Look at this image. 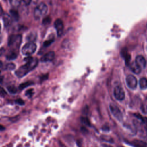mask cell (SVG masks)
I'll return each instance as SVG.
<instances>
[{
    "label": "cell",
    "mask_w": 147,
    "mask_h": 147,
    "mask_svg": "<svg viewBox=\"0 0 147 147\" xmlns=\"http://www.w3.org/2000/svg\"><path fill=\"white\" fill-rule=\"evenodd\" d=\"M48 10L47 6L45 3L41 2L38 4L35 8L34 11V16L36 20H39L43 16H44Z\"/></svg>",
    "instance_id": "obj_1"
},
{
    "label": "cell",
    "mask_w": 147,
    "mask_h": 147,
    "mask_svg": "<svg viewBox=\"0 0 147 147\" xmlns=\"http://www.w3.org/2000/svg\"><path fill=\"white\" fill-rule=\"evenodd\" d=\"M37 45L33 42H29L25 44L22 48V53L24 55L29 56L32 55L36 50Z\"/></svg>",
    "instance_id": "obj_2"
},
{
    "label": "cell",
    "mask_w": 147,
    "mask_h": 147,
    "mask_svg": "<svg viewBox=\"0 0 147 147\" xmlns=\"http://www.w3.org/2000/svg\"><path fill=\"white\" fill-rule=\"evenodd\" d=\"M109 107L113 115L119 121H122L123 119V115L119 107L114 103H110Z\"/></svg>",
    "instance_id": "obj_3"
},
{
    "label": "cell",
    "mask_w": 147,
    "mask_h": 147,
    "mask_svg": "<svg viewBox=\"0 0 147 147\" xmlns=\"http://www.w3.org/2000/svg\"><path fill=\"white\" fill-rule=\"evenodd\" d=\"M21 41V36L20 34H11L9 36L8 40V45L13 47L17 45L19 47V45Z\"/></svg>",
    "instance_id": "obj_4"
},
{
    "label": "cell",
    "mask_w": 147,
    "mask_h": 147,
    "mask_svg": "<svg viewBox=\"0 0 147 147\" xmlns=\"http://www.w3.org/2000/svg\"><path fill=\"white\" fill-rule=\"evenodd\" d=\"M113 94H114V97L117 100H122L125 99V91L123 88L121 87V86H116L114 89Z\"/></svg>",
    "instance_id": "obj_5"
},
{
    "label": "cell",
    "mask_w": 147,
    "mask_h": 147,
    "mask_svg": "<svg viewBox=\"0 0 147 147\" xmlns=\"http://www.w3.org/2000/svg\"><path fill=\"white\" fill-rule=\"evenodd\" d=\"M30 71L29 65L26 63L25 64L21 66L15 72L16 75L18 78H22L26 75Z\"/></svg>",
    "instance_id": "obj_6"
},
{
    "label": "cell",
    "mask_w": 147,
    "mask_h": 147,
    "mask_svg": "<svg viewBox=\"0 0 147 147\" xmlns=\"http://www.w3.org/2000/svg\"><path fill=\"white\" fill-rule=\"evenodd\" d=\"M126 82L127 86L130 89L134 90L136 88L137 86V80L134 76L132 75H129L127 76L126 78Z\"/></svg>",
    "instance_id": "obj_7"
},
{
    "label": "cell",
    "mask_w": 147,
    "mask_h": 147,
    "mask_svg": "<svg viewBox=\"0 0 147 147\" xmlns=\"http://www.w3.org/2000/svg\"><path fill=\"white\" fill-rule=\"evenodd\" d=\"M54 25L55 27V29L57 32V34L58 36H60L63 32V29H64V25L63 21L60 19H57L54 23Z\"/></svg>",
    "instance_id": "obj_8"
},
{
    "label": "cell",
    "mask_w": 147,
    "mask_h": 147,
    "mask_svg": "<svg viewBox=\"0 0 147 147\" xmlns=\"http://www.w3.org/2000/svg\"><path fill=\"white\" fill-rule=\"evenodd\" d=\"M135 62L141 68V69H144L146 67V62L145 59L142 55L137 56L136 57Z\"/></svg>",
    "instance_id": "obj_9"
},
{
    "label": "cell",
    "mask_w": 147,
    "mask_h": 147,
    "mask_svg": "<svg viewBox=\"0 0 147 147\" xmlns=\"http://www.w3.org/2000/svg\"><path fill=\"white\" fill-rule=\"evenodd\" d=\"M55 52L53 51H50L45 54L41 58V61L42 62H48L51 61L53 60L55 57Z\"/></svg>",
    "instance_id": "obj_10"
},
{
    "label": "cell",
    "mask_w": 147,
    "mask_h": 147,
    "mask_svg": "<svg viewBox=\"0 0 147 147\" xmlns=\"http://www.w3.org/2000/svg\"><path fill=\"white\" fill-rule=\"evenodd\" d=\"M130 144L133 147H147V142L141 140H134L130 142Z\"/></svg>",
    "instance_id": "obj_11"
},
{
    "label": "cell",
    "mask_w": 147,
    "mask_h": 147,
    "mask_svg": "<svg viewBox=\"0 0 147 147\" xmlns=\"http://www.w3.org/2000/svg\"><path fill=\"white\" fill-rule=\"evenodd\" d=\"M121 55L123 56V57L124 58L125 60V63L127 65L129 64V63L130 61L131 60V56L127 52V50L126 48L123 49L121 51Z\"/></svg>",
    "instance_id": "obj_12"
},
{
    "label": "cell",
    "mask_w": 147,
    "mask_h": 147,
    "mask_svg": "<svg viewBox=\"0 0 147 147\" xmlns=\"http://www.w3.org/2000/svg\"><path fill=\"white\" fill-rule=\"evenodd\" d=\"M3 23H4V25L7 27L10 26L13 21V18H11V16L5 14L3 15Z\"/></svg>",
    "instance_id": "obj_13"
},
{
    "label": "cell",
    "mask_w": 147,
    "mask_h": 147,
    "mask_svg": "<svg viewBox=\"0 0 147 147\" xmlns=\"http://www.w3.org/2000/svg\"><path fill=\"white\" fill-rule=\"evenodd\" d=\"M130 68L131 71L136 74H138L141 72V69L136 62H133L132 63H131L130 65Z\"/></svg>",
    "instance_id": "obj_14"
},
{
    "label": "cell",
    "mask_w": 147,
    "mask_h": 147,
    "mask_svg": "<svg viewBox=\"0 0 147 147\" xmlns=\"http://www.w3.org/2000/svg\"><path fill=\"white\" fill-rule=\"evenodd\" d=\"M139 86L141 89L144 90L147 88V79L146 78H141L139 80Z\"/></svg>",
    "instance_id": "obj_15"
},
{
    "label": "cell",
    "mask_w": 147,
    "mask_h": 147,
    "mask_svg": "<svg viewBox=\"0 0 147 147\" xmlns=\"http://www.w3.org/2000/svg\"><path fill=\"white\" fill-rule=\"evenodd\" d=\"M10 16H11V18H13V20H14L16 21H17L18 20L19 14L17 10L12 9L10 11Z\"/></svg>",
    "instance_id": "obj_16"
},
{
    "label": "cell",
    "mask_w": 147,
    "mask_h": 147,
    "mask_svg": "<svg viewBox=\"0 0 147 147\" xmlns=\"http://www.w3.org/2000/svg\"><path fill=\"white\" fill-rule=\"evenodd\" d=\"M33 84V82H30V81H29V82H26L25 83H21L20 84V86H19V88L20 90H23L25 88L28 87V86H30L31 85H32Z\"/></svg>",
    "instance_id": "obj_17"
},
{
    "label": "cell",
    "mask_w": 147,
    "mask_h": 147,
    "mask_svg": "<svg viewBox=\"0 0 147 147\" xmlns=\"http://www.w3.org/2000/svg\"><path fill=\"white\" fill-rule=\"evenodd\" d=\"M17 54L15 52H10L6 56V59L9 60H12L17 58Z\"/></svg>",
    "instance_id": "obj_18"
},
{
    "label": "cell",
    "mask_w": 147,
    "mask_h": 147,
    "mask_svg": "<svg viewBox=\"0 0 147 147\" xmlns=\"http://www.w3.org/2000/svg\"><path fill=\"white\" fill-rule=\"evenodd\" d=\"M36 35L33 33H31L27 36V40L29 42L34 41L36 40Z\"/></svg>",
    "instance_id": "obj_19"
},
{
    "label": "cell",
    "mask_w": 147,
    "mask_h": 147,
    "mask_svg": "<svg viewBox=\"0 0 147 147\" xmlns=\"http://www.w3.org/2000/svg\"><path fill=\"white\" fill-rule=\"evenodd\" d=\"M51 22V18L49 16L45 17L42 20V24L44 25L49 24Z\"/></svg>",
    "instance_id": "obj_20"
},
{
    "label": "cell",
    "mask_w": 147,
    "mask_h": 147,
    "mask_svg": "<svg viewBox=\"0 0 147 147\" xmlns=\"http://www.w3.org/2000/svg\"><path fill=\"white\" fill-rule=\"evenodd\" d=\"M7 89L8 91H9L10 93L13 94H16V93L17 92V89L16 88V87H15L13 86H9V87H7Z\"/></svg>",
    "instance_id": "obj_21"
},
{
    "label": "cell",
    "mask_w": 147,
    "mask_h": 147,
    "mask_svg": "<svg viewBox=\"0 0 147 147\" xmlns=\"http://www.w3.org/2000/svg\"><path fill=\"white\" fill-rule=\"evenodd\" d=\"M21 1L22 0H10V3L14 7H18L20 5Z\"/></svg>",
    "instance_id": "obj_22"
},
{
    "label": "cell",
    "mask_w": 147,
    "mask_h": 147,
    "mask_svg": "<svg viewBox=\"0 0 147 147\" xmlns=\"http://www.w3.org/2000/svg\"><path fill=\"white\" fill-rule=\"evenodd\" d=\"M81 121H82V122L83 124H84L85 125H86V126H90L91 125L89 119H88L87 118H86V117H82V118H81Z\"/></svg>",
    "instance_id": "obj_23"
},
{
    "label": "cell",
    "mask_w": 147,
    "mask_h": 147,
    "mask_svg": "<svg viewBox=\"0 0 147 147\" xmlns=\"http://www.w3.org/2000/svg\"><path fill=\"white\" fill-rule=\"evenodd\" d=\"M33 89H29L28 90L26 91L25 92V95L29 98H30L32 96L33 94Z\"/></svg>",
    "instance_id": "obj_24"
},
{
    "label": "cell",
    "mask_w": 147,
    "mask_h": 147,
    "mask_svg": "<svg viewBox=\"0 0 147 147\" xmlns=\"http://www.w3.org/2000/svg\"><path fill=\"white\" fill-rule=\"evenodd\" d=\"M15 68V64L13 63L7 64L6 66V69L7 70H13Z\"/></svg>",
    "instance_id": "obj_25"
},
{
    "label": "cell",
    "mask_w": 147,
    "mask_h": 147,
    "mask_svg": "<svg viewBox=\"0 0 147 147\" xmlns=\"http://www.w3.org/2000/svg\"><path fill=\"white\" fill-rule=\"evenodd\" d=\"M54 41V39H49L48 40H47L45 41L44 42V47H48L49 45H50Z\"/></svg>",
    "instance_id": "obj_26"
},
{
    "label": "cell",
    "mask_w": 147,
    "mask_h": 147,
    "mask_svg": "<svg viewBox=\"0 0 147 147\" xmlns=\"http://www.w3.org/2000/svg\"><path fill=\"white\" fill-rule=\"evenodd\" d=\"M15 103L17 105H24V101L23 100H22L21 99H17V100H15Z\"/></svg>",
    "instance_id": "obj_27"
},
{
    "label": "cell",
    "mask_w": 147,
    "mask_h": 147,
    "mask_svg": "<svg viewBox=\"0 0 147 147\" xmlns=\"http://www.w3.org/2000/svg\"><path fill=\"white\" fill-rule=\"evenodd\" d=\"M24 2V3L26 5H28L30 4V3L31 2V1L32 0H22Z\"/></svg>",
    "instance_id": "obj_28"
},
{
    "label": "cell",
    "mask_w": 147,
    "mask_h": 147,
    "mask_svg": "<svg viewBox=\"0 0 147 147\" xmlns=\"http://www.w3.org/2000/svg\"><path fill=\"white\" fill-rule=\"evenodd\" d=\"M5 94H6V92L5 91V90L2 88L0 87V95H2L3 96Z\"/></svg>",
    "instance_id": "obj_29"
},
{
    "label": "cell",
    "mask_w": 147,
    "mask_h": 147,
    "mask_svg": "<svg viewBox=\"0 0 147 147\" xmlns=\"http://www.w3.org/2000/svg\"><path fill=\"white\" fill-rule=\"evenodd\" d=\"M5 52V49L3 48H0V56H1Z\"/></svg>",
    "instance_id": "obj_30"
},
{
    "label": "cell",
    "mask_w": 147,
    "mask_h": 147,
    "mask_svg": "<svg viewBox=\"0 0 147 147\" xmlns=\"http://www.w3.org/2000/svg\"><path fill=\"white\" fill-rule=\"evenodd\" d=\"M101 147H112L111 145H107V144H102Z\"/></svg>",
    "instance_id": "obj_31"
},
{
    "label": "cell",
    "mask_w": 147,
    "mask_h": 147,
    "mask_svg": "<svg viewBox=\"0 0 147 147\" xmlns=\"http://www.w3.org/2000/svg\"><path fill=\"white\" fill-rule=\"evenodd\" d=\"M5 129V128L1 125H0V131H2V130H4Z\"/></svg>",
    "instance_id": "obj_32"
},
{
    "label": "cell",
    "mask_w": 147,
    "mask_h": 147,
    "mask_svg": "<svg viewBox=\"0 0 147 147\" xmlns=\"http://www.w3.org/2000/svg\"><path fill=\"white\" fill-rule=\"evenodd\" d=\"M144 122L146 123V126H147V118H145V119H144Z\"/></svg>",
    "instance_id": "obj_33"
},
{
    "label": "cell",
    "mask_w": 147,
    "mask_h": 147,
    "mask_svg": "<svg viewBox=\"0 0 147 147\" xmlns=\"http://www.w3.org/2000/svg\"><path fill=\"white\" fill-rule=\"evenodd\" d=\"M2 65H3L2 62L1 61H0V68H1L2 67Z\"/></svg>",
    "instance_id": "obj_34"
},
{
    "label": "cell",
    "mask_w": 147,
    "mask_h": 147,
    "mask_svg": "<svg viewBox=\"0 0 147 147\" xmlns=\"http://www.w3.org/2000/svg\"><path fill=\"white\" fill-rule=\"evenodd\" d=\"M1 38H2V37L0 36V43H1Z\"/></svg>",
    "instance_id": "obj_35"
},
{
    "label": "cell",
    "mask_w": 147,
    "mask_h": 147,
    "mask_svg": "<svg viewBox=\"0 0 147 147\" xmlns=\"http://www.w3.org/2000/svg\"><path fill=\"white\" fill-rule=\"evenodd\" d=\"M0 31H1V24H0Z\"/></svg>",
    "instance_id": "obj_36"
},
{
    "label": "cell",
    "mask_w": 147,
    "mask_h": 147,
    "mask_svg": "<svg viewBox=\"0 0 147 147\" xmlns=\"http://www.w3.org/2000/svg\"><path fill=\"white\" fill-rule=\"evenodd\" d=\"M119 147H123V146H119Z\"/></svg>",
    "instance_id": "obj_37"
}]
</instances>
